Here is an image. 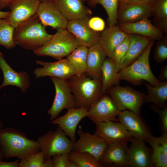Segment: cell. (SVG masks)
Returning <instances> with one entry per match:
<instances>
[{"mask_svg": "<svg viewBox=\"0 0 167 167\" xmlns=\"http://www.w3.org/2000/svg\"><path fill=\"white\" fill-rule=\"evenodd\" d=\"M36 14L15 28L13 39L16 45L34 51L47 43L53 35L48 33Z\"/></svg>", "mask_w": 167, "mask_h": 167, "instance_id": "cell-1", "label": "cell"}, {"mask_svg": "<svg viewBox=\"0 0 167 167\" xmlns=\"http://www.w3.org/2000/svg\"><path fill=\"white\" fill-rule=\"evenodd\" d=\"M0 146L3 156L6 159H21L40 150L37 141L29 139L10 128L0 130Z\"/></svg>", "mask_w": 167, "mask_h": 167, "instance_id": "cell-2", "label": "cell"}, {"mask_svg": "<svg viewBox=\"0 0 167 167\" xmlns=\"http://www.w3.org/2000/svg\"><path fill=\"white\" fill-rule=\"evenodd\" d=\"M67 81L75 98L76 108L88 109L102 95L101 79L91 78L85 73L75 75Z\"/></svg>", "mask_w": 167, "mask_h": 167, "instance_id": "cell-3", "label": "cell"}, {"mask_svg": "<svg viewBox=\"0 0 167 167\" xmlns=\"http://www.w3.org/2000/svg\"><path fill=\"white\" fill-rule=\"evenodd\" d=\"M154 40L150 42L142 54L130 65L118 72L120 81L124 80L133 85H137L145 81L155 86L160 82L151 69L149 57Z\"/></svg>", "mask_w": 167, "mask_h": 167, "instance_id": "cell-4", "label": "cell"}, {"mask_svg": "<svg viewBox=\"0 0 167 167\" xmlns=\"http://www.w3.org/2000/svg\"><path fill=\"white\" fill-rule=\"evenodd\" d=\"M79 45L76 38L66 29H58L47 43L33 53L38 56H49L59 60Z\"/></svg>", "mask_w": 167, "mask_h": 167, "instance_id": "cell-5", "label": "cell"}, {"mask_svg": "<svg viewBox=\"0 0 167 167\" xmlns=\"http://www.w3.org/2000/svg\"><path fill=\"white\" fill-rule=\"evenodd\" d=\"M106 92L120 110H129L140 116V109L144 103V93L129 86L118 85L110 88Z\"/></svg>", "mask_w": 167, "mask_h": 167, "instance_id": "cell-6", "label": "cell"}, {"mask_svg": "<svg viewBox=\"0 0 167 167\" xmlns=\"http://www.w3.org/2000/svg\"><path fill=\"white\" fill-rule=\"evenodd\" d=\"M37 141L40 150L44 154L45 159L52 158L57 154L69 153L72 150L74 143L58 127L39 137Z\"/></svg>", "mask_w": 167, "mask_h": 167, "instance_id": "cell-7", "label": "cell"}, {"mask_svg": "<svg viewBox=\"0 0 167 167\" xmlns=\"http://www.w3.org/2000/svg\"><path fill=\"white\" fill-rule=\"evenodd\" d=\"M55 88V95L53 104L48 111L49 121L55 119L64 109L75 108V98L67 79L51 77Z\"/></svg>", "mask_w": 167, "mask_h": 167, "instance_id": "cell-8", "label": "cell"}, {"mask_svg": "<svg viewBox=\"0 0 167 167\" xmlns=\"http://www.w3.org/2000/svg\"><path fill=\"white\" fill-rule=\"evenodd\" d=\"M77 133L79 139L74 143L72 150L88 152L100 163L108 147V142L95 133L92 134L81 130H78Z\"/></svg>", "mask_w": 167, "mask_h": 167, "instance_id": "cell-9", "label": "cell"}, {"mask_svg": "<svg viewBox=\"0 0 167 167\" xmlns=\"http://www.w3.org/2000/svg\"><path fill=\"white\" fill-rule=\"evenodd\" d=\"M121 111L111 97L105 94L88 109L87 117L95 124L117 121L118 117Z\"/></svg>", "mask_w": 167, "mask_h": 167, "instance_id": "cell-10", "label": "cell"}, {"mask_svg": "<svg viewBox=\"0 0 167 167\" xmlns=\"http://www.w3.org/2000/svg\"><path fill=\"white\" fill-rule=\"evenodd\" d=\"M36 63L42 66L34 70L36 79L50 76L68 79L75 74L74 69L66 58L54 62L36 60Z\"/></svg>", "mask_w": 167, "mask_h": 167, "instance_id": "cell-11", "label": "cell"}, {"mask_svg": "<svg viewBox=\"0 0 167 167\" xmlns=\"http://www.w3.org/2000/svg\"><path fill=\"white\" fill-rule=\"evenodd\" d=\"M40 2V0H14L8 6L10 13L6 19L15 28L36 14Z\"/></svg>", "mask_w": 167, "mask_h": 167, "instance_id": "cell-12", "label": "cell"}, {"mask_svg": "<svg viewBox=\"0 0 167 167\" xmlns=\"http://www.w3.org/2000/svg\"><path fill=\"white\" fill-rule=\"evenodd\" d=\"M36 14L45 27L56 29H66L68 21L59 9L56 2H41Z\"/></svg>", "mask_w": 167, "mask_h": 167, "instance_id": "cell-13", "label": "cell"}, {"mask_svg": "<svg viewBox=\"0 0 167 167\" xmlns=\"http://www.w3.org/2000/svg\"><path fill=\"white\" fill-rule=\"evenodd\" d=\"M88 109L84 108H73L67 109L64 115L51 121L53 124L57 125L73 142L76 141V128L79 122L87 117Z\"/></svg>", "mask_w": 167, "mask_h": 167, "instance_id": "cell-14", "label": "cell"}, {"mask_svg": "<svg viewBox=\"0 0 167 167\" xmlns=\"http://www.w3.org/2000/svg\"><path fill=\"white\" fill-rule=\"evenodd\" d=\"M118 119L133 137L147 142L152 135L140 116L131 110L121 111L118 117Z\"/></svg>", "mask_w": 167, "mask_h": 167, "instance_id": "cell-15", "label": "cell"}, {"mask_svg": "<svg viewBox=\"0 0 167 167\" xmlns=\"http://www.w3.org/2000/svg\"><path fill=\"white\" fill-rule=\"evenodd\" d=\"M96 124L95 133L104 139L109 143L118 142L127 144L132 138L120 122L109 121Z\"/></svg>", "mask_w": 167, "mask_h": 167, "instance_id": "cell-16", "label": "cell"}, {"mask_svg": "<svg viewBox=\"0 0 167 167\" xmlns=\"http://www.w3.org/2000/svg\"><path fill=\"white\" fill-rule=\"evenodd\" d=\"M131 144L126 149L128 166L131 167H151V154L145 142L140 139L132 137Z\"/></svg>", "mask_w": 167, "mask_h": 167, "instance_id": "cell-17", "label": "cell"}, {"mask_svg": "<svg viewBox=\"0 0 167 167\" xmlns=\"http://www.w3.org/2000/svg\"><path fill=\"white\" fill-rule=\"evenodd\" d=\"M88 19L69 21L66 28L76 38L80 45L88 48L98 43L101 36L89 28L88 23Z\"/></svg>", "mask_w": 167, "mask_h": 167, "instance_id": "cell-18", "label": "cell"}, {"mask_svg": "<svg viewBox=\"0 0 167 167\" xmlns=\"http://www.w3.org/2000/svg\"><path fill=\"white\" fill-rule=\"evenodd\" d=\"M0 69L2 71L3 80L0 89L5 86L12 85L19 88L25 93L30 86V79L27 72H17L7 62L2 53L0 52Z\"/></svg>", "mask_w": 167, "mask_h": 167, "instance_id": "cell-19", "label": "cell"}, {"mask_svg": "<svg viewBox=\"0 0 167 167\" xmlns=\"http://www.w3.org/2000/svg\"><path fill=\"white\" fill-rule=\"evenodd\" d=\"M152 6L134 3L119 6L118 12V20L119 23H132L148 18L152 14Z\"/></svg>", "mask_w": 167, "mask_h": 167, "instance_id": "cell-20", "label": "cell"}, {"mask_svg": "<svg viewBox=\"0 0 167 167\" xmlns=\"http://www.w3.org/2000/svg\"><path fill=\"white\" fill-rule=\"evenodd\" d=\"M118 26L127 34H135L159 40L163 37V32L145 18L132 23H119Z\"/></svg>", "mask_w": 167, "mask_h": 167, "instance_id": "cell-21", "label": "cell"}, {"mask_svg": "<svg viewBox=\"0 0 167 167\" xmlns=\"http://www.w3.org/2000/svg\"><path fill=\"white\" fill-rule=\"evenodd\" d=\"M128 34L130 39L129 47L125 56L116 66L118 72L136 60L142 54L153 40L139 35Z\"/></svg>", "mask_w": 167, "mask_h": 167, "instance_id": "cell-22", "label": "cell"}, {"mask_svg": "<svg viewBox=\"0 0 167 167\" xmlns=\"http://www.w3.org/2000/svg\"><path fill=\"white\" fill-rule=\"evenodd\" d=\"M56 3L61 12L68 21L90 18L91 9L82 0H57Z\"/></svg>", "mask_w": 167, "mask_h": 167, "instance_id": "cell-23", "label": "cell"}, {"mask_svg": "<svg viewBox=\"0 0 167 167\" xmlns=\"http://www.w3.org/2000/svg\"><path fill=\"white\" fill-rule=\"evenodd\" d=\"M107 57L105 52L98 43L88 48L86 75L93 79H101L102 67Z\"/></svg>", "mask_w": 167, "mask_h": 167, "instance_id": "cell-24", "label": "cell"}, {"mask_svg": "<svg viewBox=\"0 0 167 167\" xmlns=\"http://www.w3.org/2000/svg\"><path fill=\"white\" fill-rule=\"evenodd\" d=\"M118 25L109 26L101 34L98 43L105 52L107 57L111 58L115 47L127 36Z\"/></svg>", "mask_w": 167, "mask_h": 167, "instance_id": "cell-25", "label": "cell"}, {"mask_svg": "<svg viewBox=\"0 0 167 167\" xmlns=\"http://www.w3.org/2000/svg\"><path fill=\"white\" fill-rule=\"evenodd\" d=\"M127 147V144L120 143H109L100 163L102 165L113 164L119 166H128Z\"/></svg>", "mask_w": 167, "mask_h": 167, "instance_id": "cell-26", "label": "cell"}, {"mask_svg": "<svg viewBox=\"0 0 167 167\" xmlns=\"http://www.w3.org/2000/svg\"><path fill=\"white\" fill-rule=\"evenodd\" d=\"M147 142L151 146V159L153 166L167 167V132L159 137L151 135Z\"/></svg>", "mask_w": 167, "mask_h": 167, "instance_id": "cell-27", "label": "cell"}, {"mask_svg": "<svg viewBox=\"0 0 167 167\" xmlns=\"http://www.w3.org/2000/svg\"><path fill=\"white\" fill-rule=\"evenodd\" d=\"M148 90V94L145 96L144 102L152 103L160 108L166 106L167 101V81L160 82L153 86L144 81Z\"/></svg>", "mask_w": 167, "mask_h": 167, "instance_id": "cell-28", "label": "cell"}, {"mask_svg": "<svg viewBox=\"0 0 167 167\" xmlns=\"http://www.w3.org/2000/svg\"><path fill=\"white\" fill-rule=\"evenodd\" d=\"M116 65L111 58L107 57L101 69V94H105L107 90L120 81Z\"/></svg>", "mask_w": 167, "mask_h": 167, "instance_id": "cell-29", "label": "cell"}, {"mask_svg": "<svg viewBox=\"0 0 167 167\" xmlns=\"http://www.w3.org/2000/svg\"><path fill=\"white\" fill-rule=\"evenodd\" d=\"M88 51V47L79 45L66 56V59L75 70V75L85 73Z\"/></svg>", "mask_w": 167, "mask_h": 167, "instance_id": "cell-30", "label": "cell"}, {"mask_svg": "<svg viewBox=\"0 0 167 167\" xmlns=\"http://www.w3.org/2000/svg\"><path fill=\"white\" fill-rule=\"evenodd\" d=\"M155 25L163 32H167V0H156L152 6Z\"/></svg>", "mask_w": 167, "mask_h": 167, "instance_id": "cell-31", "label": "cell"}, {"mask_svg": "<svg viewBox=\"0 0 167 167\" xmlns=\"http://www.w3.org/2000/svg\"><path fill=\"white\" fill-rule=\"evenodd\" d=\"M69 159L78 167H100L103 165L90 153L71 150L68 153Z\"/></svg>", "mask_w": 167, "mask_h": 167, "instance_id": "cell-32", "label": "cell"}, {"mask_svg": "<svg viewBox=\"0 0 167 167\" xmlns=\"http://www.w3.org/2000/svg\"><path fill=\"white\" fill-rule=\"evenodd\" d=\"M87 2L89 6L93 7L98 4L103 6L108 15L109 26L118 24L119 0H89Z\"/></svg>", "mask_w": 167, "mask_h": 167, "instance_id": "cell-33", "label": "cell"}, {"mask_svg": "<svg viewBox=\"0 0 167 167\" xmlns=\"http://www.w3.org/2000/svg\"><path fill=\"white\" fill-rule=\"evenodd\" d=\"M15 28L6 19H0V45L5 47L7 49L16 46L13 39Z\"/></svg>", "mask_w": 167, "mask_h": 167, "instance_id": "cell-34", "label": "cell"}, {"mask_svg": "<svg viewBox=\"0 0 167 167\" xmlns=\"http://www.w3.org/2000/svg\"><path fill=\"white\" fill-rule=\"evenodd\" d=\"M45 159L43 152L39 151L21 159L19 167H42Z\"/></svg>", "mask_w": 167, "mask_h": 167, "instance_id": "cell-35", "label": "cell"}, {"mask_svg": "<svg viewBox=\"0 0 167 167\" xmlns=\"http://www.w3.org/2000/svg\"><path fill=\"white\" fill-rule=\"evenodd\" d=\"M130 44V39L128 34L125 39L114 48L110 58L114 62L116 66L127 53Z\"/></svg>", "mask_w": 167, "mask_h": 167, "instance_id": "cell-36", "label": "cell"}, {"mask_svg": "<svg viewBox=\"0 0 167 167\" xmlns=\"http://www.w3.org/2000/svg\"><path fill=\"white\" fill-rule=\"evenodd\" d=\"M153 57L158 63L164 62L167 58V35L159 40L156 45Z\"/></svg>", "mask_w": 167, "mask_h": 167, "instance_id": "cell-37", "label": "cell"}, {"mask_svg": "<svg viewBox=\"0 0 167 167\" xmlns=\"http://www.w3.org/2000/svg\"><path fill=\"white\" fill-rule=\"evenodd\" d=\"M89 28L95 32L103 31L105 27V23L101 18L97 16L90 17L88 20Z\"/></svg>", "mask_w": 167, "mask_h": 167, "instance_id": "cell-38", "label": "cell"}, {"mask_svg": "<svg viewBox=\"0 0 167 167\" xmlns=\"http://www.w3.org/2000/svg\"><path fill=\"white\" fill-rule=\"evenodd\" d=\"M68 153L66 152L53 156L52 160L53 167H68L70 161Z\"/></svg>", "mask_w": 167, "mask_h": 167, "instance_id": "cell-39", "label": "cell"}, {"mask_svg": "<svg viewBox=\"0 0 167 167\" xmlns=\"http://www.w3.org/2000/svg\"><path fill=\"white\" fill-rule=\"evenodd\" d=\"M152 109L159 114L163 132H167V107L159 108L153 106Z\"/></svg>", "mask_w": 167, "mask_h": 167, "instance_id": "cell-40", "label": "cell"}, {"mask_svg": "<svg viewBox=\"0 0 167 167\" xmlns=\"http://www.w3.org/2000/svg\"><path fill=\"white\" fill-rule=\"evenodd\" d=\"M19 159L11 162L0 161V167H19Z\"/></svg>", "mask_w": 167, "mask_h": 167, "instance_id": "cell-41", "label": "cell"}, {"mask_svg": "<svg viewBox=\"0 0 167 167\" xmlns=\"http://www.w3.org/2000/svg\"><path fill=\"white\" fill-rule=\"evenodd\" d=\"M167 79V65L163 66L160 69L158 79L160 82L166 81Z\"/></svg>", "mask_w": 167, "mask_h": 167, "instance_id": "cell-42", "label": "cell"}, {"mask_svg": "<svg viewBox=\"0 0 167 167\" xmlns=\"http://www.w3.org/2000/svg\"><path fill=\"white\" fill-rule=\"evenodd\" d=\"M156 0H129L126 4L139 3L147 4L153 6Z\"/></svg>", "mask_w": 167, "mask_h": 167, "instance_id": "cell-43", "label": "cell"}, {"mask_svg": "<svg viewBox=\"0 0 167 167\" xmlns=\"http://www.w3.org/2000/svg\"><path fill=\"white\" fill-rule=\"evenodd\" d=\"M42 167H53L52 157L45 159Z\"/></svg>", "mask_w": 167, "mask_h": 167, "instance_id": "cell-44", "label": "cell"}, {"mask_svg": "<svg viewBox=\"0 0 167 167\" xmlns=\"http://www.w3.org/2000/svg\"><path fill=\"white\" fill-rule=\"evenodd\" d=\"M14 0H0V10L8 7L10 4Z\"/></svg>", "mask_w": 167, "mask_h": 167, "instance_id": "cell-45", "label": "cell"}, {"mask_svg": "<svg viewBox=\"0 0 167 167\" xmlns=\"http://www.w3.org/2000/svg\"><path fill=\"white\" fill-rule=\"evenodd\" d=\"M10 13V11H0V19H6Z\"/></svg>", "mask_w": 167, "mask_h": 167, "instance_id": "cell-46", "label": "cell"}, {"mask_svg": "<svg viewBox=\"0 0 167 167\" xmlns=\"http://www.w3.org/2000/svg\"><path fill=\"white\" fill-rule=\"evenodd\" d=\"M129 0H119V6H123L126 4Z\"/></svg>", "mask_w": 167, "mask_h": 167, "instance_id": "cell-47", "label": "cell"}, {"mask_svg": "<svg viewBox=\"0 0 167 167\" xmlns=\"http://www.w3.org/2000/svg\"><path fill=\"white\" fill-rule=\"evenodd\" d=\"M1 124L0 122V130L1 129ZM3 156H2V155L1 152V148H0V161H2L3 159Z\"/></svg>", "mask_w": 167, "mask_h": 167, "instance_id": "cell-48", "label": "cell"}, {"mask_svg": "<svg viewBox=\"0 0 167 167\" xmlns=\"http://www.w3.org/2000/svg\"><path fill=\"white\" fill-rule=\"evenodd\" d=\"M41 2H57V0H40Z\"/></svg>", "mask_w": 167, "mask_h": 167, "instance_id": "cell-49", "label": "cell"}, {"mask_svg": "<svg viewBox=\"0 0 167 167\" xmlns=\"http://www.w3.org/2000/svg\"><path fill=\"white\" fill-rule=\"evenodd\" d=\"M84 2H88L89 0H82Z\"/></svg>", "mask_w": 167, "mask_h": 167, "instance_id": "cell-50", "label": "cell"}]
</instances>
